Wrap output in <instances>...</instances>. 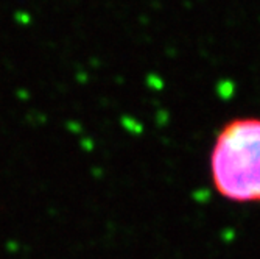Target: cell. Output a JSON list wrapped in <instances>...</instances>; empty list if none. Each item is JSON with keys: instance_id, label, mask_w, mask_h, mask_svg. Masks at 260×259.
Segmentation results:
<instances>
[{"instance_id": "6da1fadb", "label": "cell", "mask_w": 260, "mask_h": 259, "mask_svg": "<svg viewBox=\"0 0 260 259\" xmlns=\"http://www.w3.org/2000/svg\"><path fill=\"white\" fill-rule=\"evenodd\" d=\"M210 174L226 200L260 202V119H234L221 128L210 153Z\"/></svg>"}]
</instances>
